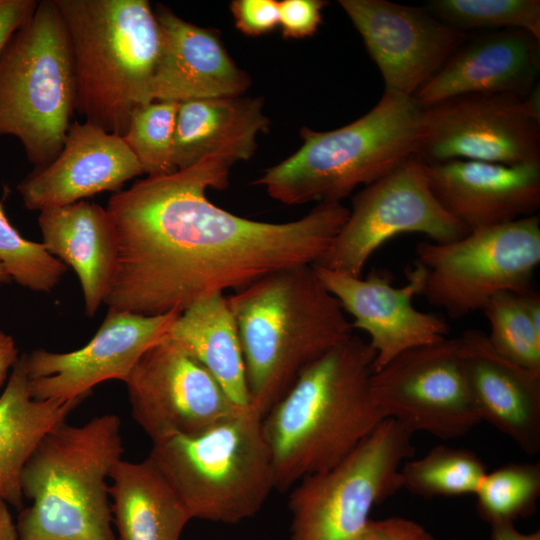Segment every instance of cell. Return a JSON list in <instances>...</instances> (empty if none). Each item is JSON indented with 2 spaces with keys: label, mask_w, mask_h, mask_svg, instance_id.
<instances>
[{
  "label": "cell",
  "mask_w": 540,
  "mask_h": 540,
  "mask_svg": "<svg viewBox=\"0 0 540 540\" xmlns=\"http://www.w3.org/2000/svg\"><path fill=\"white\" fill-rule=\"evenodd\" d=\"M230 166L207 157L173 173L148 176L118 191L106 210L117 239L109 309L154 316L239 290L272 272L313 265L349 210L319 203L304 217L270 223L234 215L212 203L209 188L228 186Z\"/></svg>",
  "instance_id": "cell-1"
},
{
  "label": "cell",
  "mask_w": 540,
  "mask_h": 540,
  "mask_svg": "<svg viewBox=\"0 0 540 540\" xmlns=\"http://www.w3.org/2000/svg\"><path fill=\"white\" fill-rule=\"evenodd\" d=\"M375 352L357 335L331 349L262 418L275 489L345 459L386 417L371 392Z\"/></svg>",
  "instance_id": "cell-2"
},
{
  "label": "cell",
  "mask_w": 540,
  "mask_h": 540,
  "mask_svg": "<svg viewBox=\"0 0 540 540\" xmlns=\"http://www.w3.org/2000/svg\"><path fill=\"white\" fill-rule=\"evenodd\" d=\"M226 298L250 406L262 418L310 365L353 335L352 323L313 265L272 272Z\"/></svg>",
  "instance_id": "cell-3"
},
{
  "label": "cell",
  "mask_w": 540,
  "mask_h": 540,
  "mask_svg": "<svg viewBox=\"0 0 540 540\" xmlns=\"http://www.w3.org/2000/svg\"><path fill=\"white\" fill-rule=\"evenodd\" d=\"M121 421L104 414L51 429L26 462L17 540H117L107 479L122 459Z\"/></svg>",
  "instance_id": "cell-4"
},
{
  "label": "cell",
  "mask_w": 540,
  "mask_h": 540,
  "mask_svg": "<svg viewBox=\"0 0 540 540\" xmlns=\"http://www.w3.org/2000/svg\"><path fill=\"white\" fill-rule=\"evenodd\" d=\"M72 53L75 111L123 136L153 100L160 29L147 0H55Z\"/></svg>",
  "instance_id": "cell-5"
},
{
  "label": "cell",
  "mask_w": 540,
  "mask_h": 540,
  "mask_svg": "<svg viewBox=\"0 0 540 540\" xmlns=\"http://www.w3.org/2000/svg\"><path fill=\"white\" fill-rule=\"evenodd\" d=\"M422 116L413 97L384 92L368 113L341 128L302 127V146L253 184L286 205L341 203L416 155Z\"/></svg>",
  "instance_id": "cell-6"
},
{
  "label": "cell",
  "mask_w": 540,
  "mask_h": 540,
  "mask_svg": "<svg viewBox=\"0 0 540 540\" xmlns=\"http://www.w3.org/2000/svg\"><path fill=\"white\" fill-rule=\"evenodd\" d=\"M148 458L191 519L240 523L275 489L262 416L251 406L199 432L152 442Z\"/></svg>",
  "instance_id": "cell-7"
},
{
  "label": "cell",
  "mask_w": 540,
  "mask_h": 540,
  "mask_svg": "<svg viewBox=\"0 0 540 540\" xmlns=\"http://www.w3.org/2000/svg\"><path fill=\"white\" fill-rule=\"evenodd\" d=\"M74 112L68 34L55 0H41L0 57V135L18 138L43 168L61 151Z\"/></svg>",
  "instance_id": "cell-8"
},
{
  "label": "cell",
  "mask_w": 540,
  "mask_h": 540,
  "mask_svg": "<svg viewBox=\"0 0 540 540\" xmlns=\"http://www.w3.org/2000/svg\"><path fill=\"white\" fill-rule=\"evenodd\" d=\"M412 433L385 418L345 459L292 488L288 540H355L372 509L402 489Z\"/></svg>",
  "instance_id": "cell-9"
},
{
  "label": "cell",
  "mask_w": 540,
  "mask_h": 540,
  "mask_svg": "<svg viewBox=\"0 0 540 540\" xmlns=\"http://www.w3.org/2000/svg\"><path fill=\"white\" fill-rule=\"evenodd\" d=\"M422 295L452 319L482 310L496 294H525L540 263L538 214L470 231L447 243L419 242Z\"/></svg>",
  "instance_id": "cell-10"
},
{
  "label": "cell",
  "mask_w": 540,
  "mask_h": 540,
  "mask_svg": "<svg viewBox=\"0 0 540 540\" xmlns=\"http://www.w3.org/2000/svg\"><path fill=\"white\" fill-rule=\"evenodd\" d=\"M469 232L438 201L426 163L414 155L356 194L347 220L313 265L361 277L370 257L400 234L447 243Z\"/></svg>",
  "instance_id": "cell-11"
},
{
  "label": "cell",
  "mask_w": 540,
  "mask_h": 540,
  "mask_svg": "<svg viewBox=\"0 0 540 540\" xmlns=\"http://www.w3.org/2000/svg\"><path fill=\"white\" fill-rule=\"evenodd\" d=\"M416 156L427 164L540 162L539 91L458 96L423 109Z\"/></svg>",
  "instance_id": "cell-12"
},
{
  "label": "cell",
  "mask_w": 540,
  "mask_h": 540,
  "mask_svg": "<svg viewBox=\"0 0 540 540\" xmlns=\"http://www.w3.org/2000/svg\"><path fill=\"white\" fill-rule=\"evenodd\" d=\"M370 386L384 416L412 434L451 440L481 422L465 376L459 337L401 353L373 372Z\"/></svg>",
  "instance_id": "cell-13"
},
{
  "label": "cell",
  "mask_w": 540,
  "mask_h": 540,
  "mask_svg": "<svg viewBox=\"0 0 540 540\" xmlns=\"http://www.w3.org/2000/svg\"><path fill=\"white\" fill-rule=\"evenodd\" d=\"M125 383L132 417L152 442L199 432L242 409L169 334L142 354Z\"/></svg>",
  "instance_id": "cell-14"
},
{
  "label": "cell",
  "mask_w": 540,
  "mask_h": 540,
  "mask_svg": "<svg viewBox=\"0 0 540 540\" xmlns=\"http://www.w3.org/2000/svg\"><path fill=\"white\" fill-rule=\"evenodd\" d=\"M383 78L384 92L414 94L466 43V33L426 8L340 0Z\"/></svg>",
  "instance_id": "cell-15"
},
{
  "label": "cell",
  "mask_w": 540,
  "mask_h": 540,
  "mask_svg": "<svg viewBox=\"0 0 540 540\" xmlns=\"http://www.w3.org/2000/svg\"><path fill=\"white\" fill-rule=\"evenodd\" d=\"M180 314L146 316L109 309L84 347L66 353L35 349L25 354L31 396L37 400L86 398L102 382H125L142 354L169 333Z\"/></svg>",
  "instance_id": "cell-16"
},
{
  "label": "cell",
  "mask_w": 540,
  "mask_h": 540,
  "mask_svg": "<svg viewBox=\"0 0 540 540\" xmlns=\"http://www.w3.org/2000/svg\"><path fill=\"white\" fill-rule=\"evenodd\" d=\"M313 266L344 312L353 317V329L369 335L368 343L375 352L374 371L409 349L447 338L450 329L444 318L413 305L414 297L422 295L425 278L417 262L401 287L392 285L391 276L384 271H372L363 278Z\"/></svg>",
  "instance_id": "cell-17"
},
{
  "label": "cell",
  "mask_w": 540,
  "mask_h": 540,
  "mask_svg": "<svg viewBox=\"0 0 540 540\" xmlns=\"http://www.w3.org/2000/svg\"><path fill=\"white\" fill-rule=\"evenodd\" d=\"M144 174L122 136L89 123H71L61 151L18 185L30 210L69 205L104 191H116Z\"/></svg>",
  "instance_id": "cell-18"
},
{
  "label": "cell",
  "mask_w": 540,
  "mask_h": 540,
  "mask_svg": "<svg viewBox=\"0 0 540 540\" xmlns=\"http://www.w3.org/2000/svg\"><path fill=\"white\" fill-rule=\"evenodd\" d=\"M426 170L438 201L469 231L534 215L540 206V162L449 160Z\"/></svg>",
  "instance_id": "cell-19"
},
{
  "label": "cell",
  "mask_w": 540,
  "mask_h": 540,
  "mask_svg": "<svg viewBox=\"0 0 540 540\" xmlns=\"http://www.w3.org/2000/svg\"><path fill=\"white\" fill-rule=\"evenodd\" d=\"M154 13L160 29L154 101L235 97L249 88V76L231 59L216 30L189 23L161 4Z\"/></svg>",
  "instance_id": "cell-20"
},
{
  "label": "cell",
  "mask_w": 540,
  "mask_h": 540,
  "mask_svg": "<svg viewBox=\"0 0 540 540\" xmlns=\"http://www.w3.org/2000/svg\"><path fill=\"white\" fill-rule=\"evenodd\" d=\"M459 341L465 376L480 420L509 437L526 454H537L540 373L500 355L483 331L469 329Z\"/></svg>",
  "instance_id": "cell-21"
},
{
  "label": "cell",
  "mask_w": 540,
  "mask_h": 540,
  "mask_svg": "<svg viewBox=\"0 0 540 540\" xmlns=\"http://www.w3.org/2000/svg\"><path fill=\"white\" fill-rule=\"evenodd\" d=\"M539 71V40L525 30L504 29L462 45L413 98L424 109L468 94L526 97Z\"/></svg>",
  "instance_id": "cell-22"
},
{
  "label": "cell",
  "mask_w": 540,
  "mask_h": 540,
  "mask_svg": "<svg viewBox=\"0 0 540 540\" xmlns=\"http://www.w3.org/2000/svg\"><path fill=\"white\" fill-rule=\"evenodd\" d=\"M38 224L46 250L77 274L85 312L94 316L104 303L117 258L116 234L106 208L85 200L46 208Z\"/></svg>",
  "instance_id": "cell-23"
},
{
  "label": "cell",
  "mask_w": 540,
  "mask_h": 540,
  "mask_svg": "<svg viewBox=\"0 0 540 540\" xmlns=\"http://www.w3.org/2000/svg\"><path fill=\"white\" fill-rule=\"evenodd\" d=\"M270 121L260 98L219 97L180 102L174 135V164L189 168L207 157L229 165L250 159L257 135Z\"/></svg>",
  "instance_id": "cell-24"
},
{
  "label": "cell",
  "mask_w": 540,
  "mask_h": 540,
  "mask_svg": "<svg viewBox=\"0 0 540 540\" xmlns=\"http://www.w3.org/2000/svg\"><path fill=\"white\" fill-rule=\"evenodd\" d=\"M83 399H34L25 354L19 357L0 395V498L23 508L21 475L26 462L42 438L65 422Z\"/></svg>",
  "instance_id": "cell-25"
},
{
  "label": "cell",
  "mask_w": 540,
  "mask_h": 540,
  "mask_svg": "<svg viewBox=\"0 0 540 540\" xmlns=\"http://www.w3.org/2000/svg\"><path fill=\"white\" fill-rule=\"evenodd\" d=\"M108 487L117 540H180L192 520L182 501L147 457L121 459Z\"/></svg>",
  "instance_id": "cell-26"
},
{
  "label": "cell",
  "mask_w": 540,
  "mask_h": 540,
  "mask_svg": "<svg viewBox=\"0 0 540 540\" xmlns=\"http://www.w3.org/2000/svg\"><path fill=\"white\" fill-rule=\"evenodd\" d=\"M168 334L207 369L236 406H250L238 330L223 293L191 304L177 317Z\"/></svg>",
  "instance_id": "cell-27"
},
{
  "label": "cell",
  "mask_w": 540,
  "mask_h": 540,
  "mask_svg": "<svg viewBox=\"0 0 540 540\" xmlns=\"http://www.w3.org/2000/svg\"><path fill=\"white\" fill-rule=\"evenodd\" d=\"M486 473L474 451L447 445L406 460L400 470L402 488L423 498L475 495Z\"/></svg>",
  "instance_id": "cell-28"
},
{
  "label": "cell",
  "mask_w": 540,
  "mask_h": 540,
  "mask_svg": "<svg viewBox=\"0 0 540 540\" xmlns=\"http://www.w3.org/2000/svg\"><path fill=\"white\" fill-rule=\"evenodd\" d=\"M475 496L479 517L490 525L527 518L540 497V464L509 463L487 471Z\"/></svg>",
  "instance_id": "cell-29"
},
{
  "label": "cell",
  "mask_w": 540,
  "mask_h": 540,
  "mask_svg": "<svg viewBox=\"0 0 540 540\" xmlns=\"http://www.w3.org/2000/svg\"><path fill=\"white\" fill-rule=\"evenodd\" d=\"M482 311L490 326V345L508 360L540 373V329L529 316L524 295L498 293Z\"/></svg>",
  "instance_id": "cell-30"
},
{
  "label": "cell",
  "mask_w": 540,
  "mask_h": 540,
  "mask_svg": "<svg viewBox=\"0 0 540 540\" xmlns=\"http://www.w3.org/2000/svg\"><path fill=\"white\" fill-rule=\"evenodd\" d=\"M178 106L172 101H152L131 115L122 138L148 176L177 171L174 135Z\"/></svg>",
  "instance_id": "cell-31"
},
{
  "label": "cell",
  "mask_w": 540,
  "mask_h": 540,
  "mask_svg": "<svg viewBox=\"0 0 540 540\" xmlns=\"http://www.w3.org/2000/svg\"><path fill=\"white\" fill-rule=\"evenodd\" d=\"M425 8L439 20L461 31L521 29L540 40L539 0H432Z\"/></svg>",
  "instance_id": "cell-32"
},
{
  "label": "cell",
  "mask_w": 540,
  "mask_h": 540,
  "mask_svg": "<svg viewBox=\"0 0 540 540\" xmlns=\"http://www.w3.org/2000/svg\"><path fill=\"white\" fill-rule=\"evenodd\" d=\"M0 262L11 279L37 292H50L66 271L42 243L25 239L9 222L0 202Z\"/></svg>",
  "instance_id": "cell-33"
},
{
  "label": "cell",
  "mask_w": 540,
  "mask_h": 540,
  "mask_svg": "<svg viewBox=\"0 0 540 540\" xmlns=\"http://www.w3.org/2000/svg\"><path fill=\"white\" fill-rule=\"evenodd\" d=\"M323 0L279 1V25L284 38L301 39L314 35L321 22Z\"/></svg>",
  "instance_id": "cell-34"
},
{
  "label": "cell",
  "mask_w": 540,
  "mask_h": 540,
  "mask_svg": "<svg viewBox=\"0 0 540 540\" xmlns=\"http://www.w3.org/2000/svg\"><path fill=\"white\" fill-rule=\"evenodd\" d=\"M230 9L237 29L249 36L269 33L279 25V1L234 0Z\"/></svg>",
  "instance_id": "cell-35"
},
{
  "label": "cell",
  "mask_w": 540,
  "mask_h": 540,
  "mask_svg": "<svg viewBox=\"0 0 540 540\" xmlns=\"http://www.w3.org/2000/svg\"><path fill=\"white\" fill-rule=\"evenodd\" d=\"M355 540H435L421 524L404 517H388L372 520Z\"/></svg>",
  "instance_id": "cell-36"
},
{
  "label": "cell",
  "mask_w": 540,
  "mask_h": 540,
  "mask_svg": "<svg viewBox=\"0 0 540 540\" xmlns=\"http://www.w3.org/2000/svg\"><path fill=\"white\" fill-rule=\"evenodd\" d=\"M37 0H0V57L8 42L34 14Z\"/></svg>",
  "instance_id": "cell-37"
},
{
  "label": "cell",
  "mask_w": 540,
  "mask_h": 540,
  "mask_svg": "<svg viewBox=\"0 0 540 540\" xmlns=\"http://www.w3.org/2000/svg\"><path fill=\"white\" fill-rule=\"evenodd\" d=\"M18 359V349L13 337L0 329V387Z\"/></svg>",
  "instance_id": "cell-38"
},
{
  "label": "cell",
  "mask_w": 540,
  "mask_h": 540,
  "mask_svg": "<svg viewBox=\"0 0 540 540\" xmlns=\"http://www.w3.org/2000/svg\"><path fill=\"white\" fill-rule=\"evenodd\" d=\"M489 540H540V530L523 533L517 530L515 523L497 522L490 525Z\"/></svg>",
  "instance_id": "cell-39"
},
{
  "label": "cell",
  "mask_w": 540,
  "mask_h": 540,
  "mask_svg": "<svg viewBox=\"0 0 540 540\" xmlns=\"http://www.w3.org/2000/svg\"><path fill=\"white\" fill-rule=\"evenodd\" d=\"M17 528L10 514L8 503L0 498V540H17Z\"/></svg>",
  "instance_id": "cell-40"
},
{
  "label": "cell",
  "mask_w": 540,
  "mask_h": 540,
  "mask_svg": "<svg viewBox=\"0 0 540 540\" xmlns=\"http://www.w3.org/2000/svg\"><path fill=\"white\" fill-rule=\"evenodd\" d=\"M11 277L8 274L4 265L0 262V283L5 284L11 282Z\"/></svg>",
  "instance_id": "cell-41"
},
{
  "label": "cell",
  "mask_w": 540,
  "mask_h": 540,
  "mask_svg": "<svg viewBox=\"0 0 540 540\" xmlns=\"http://www.w3.org/2000/svg\"><path fill=\"white\" fill-rule=\"evenodd\" d=\"M452 540H459V539H458V538H454V539H452Z\"/></svg>",
  "instance_id": "cell-42"
}]
</instances>
